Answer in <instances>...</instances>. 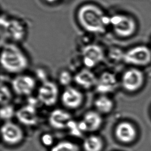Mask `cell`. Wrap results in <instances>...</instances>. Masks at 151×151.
Masks as SVG:
<instances>
[{"mask_svg": "<svg viewBox=\"0 0 151 151\" xmlns=\"http://www.w3.org/2000/svg\"><path fill=\"white\" fill-rule=\"evenodd\" d=\"M123 59L127 63L134 65H145L151 61V52L145 46H138L125 53Z\"/></svg>", "mask_w": 151, "mask_h": 151, "instance_id": "277c9868", "label": "cell"}, {"mask_svg": "<svg viewBox=\"0 0 151 151\" xmlns=\"http://www.w3.org/2000/svg\"><path fill=\"white\" fill-rule=\"evenodd\" d=\"M72 76L71 74L67 71L61 72L59 76V81L63 86H68L71 83Z\"/></svg>", "mask_w": 151, "mask_h": 151, "instance_id": "603a6c76", "label": "cell"}, {"mask_svg": "<svg viewBox=\"0 0 151 151\" xmlns=\"http://www.w3.org/2000/svg\"><path fill=\"white\" fill-rule=\"evenodd\" d=\"M115 33L121 37L130 36L136 29L135 21L131 17L124 15H116L110 19Z\"/></svg>", "mask_w": 151, "mask_h": 151, "instance_id": "3957f363", "label": "cell"}, {"mask_svg": "<svg viewBox=\"0 0 151 151\" xmlns=\"http://www.w3.org/2000/svg\"><path fill=\"white\" fill-rule=\"evenodd\" d=\"M116 137L120 141L129 143L133 141L136 136V132L133 125L128 122L121 123L116 129Z\"/></svg>", "mask_w": 151, "mask_h": 151, "instance_id": "9a60e30c", "label": "cell"}, {"mask_svg": "<svg viewBox=\"0 0 151 151\" xmlns=\"http://www.w3.org/2000/svg\"><path fill=\"white\" fill-rule=\"evenodd\" d=\"M116 78L110 72H104L101 74L96 84V90L101 93L112 92L116 88Z\"/></svg>", "mask_w": 151, "mask_h": 151, "instance_id": "5bb4252c", "label": "cell"}, {"mask_svg": "<svg viewBox=\"0 0 151 151\" xmlns=\"http://www.w3.org/2000/svg\"><path fill=\"white\" fill-rule=\"evenodd\" d=\"M102 123V117L98 112L90 111L84 115L83 120L78 125L82 132H94L100 127Z\"/></svg>", "mask_w": 151, "mask_h": 151, "instance_id": "30bf717a", "label": "cell"}, {"mask_svg": "<svg viewBox=\"0 0 151 151\" xmlns=\"http://www.w3.org/2000/svg\"><path fill=\"white\" fill-rule=\"evenodd\" d=\"M6 27L8 34L14 40H20L24 35L23 27L16 21L9 23Z\"/></svg>", "mask_w": 151, "mask_h": 151, "instance_id": "d6986e66", "label": "cell"}, {"mask_svg": "<svg viewBox=\"0 0 151 151\" xmlns=\"http://www.w3.org/2000/svg\"><path fill=\"white\" fill-rule=\"evenodd\" d=\"M61 101L68 108L76 109L82 105L83 94L76 88L69 87L63 91L61 96Z\"/></svg>", "mask_w": 151, "mask_h": 151, "instance_id": "8fae6325", "label": "cell"}, {"mask_svg": "<svg viewBox=\"0 0 151 151\" xmlns=\"http://www.w3.org/2000/svg\"><path fill=\"white\" fill-rule=\"evenodd\" d=\"M36 82L30 76H19L12 81V87L14 92L20 96H28L35 89Z\"/></svg>", "mask_w": 151, "mask_h": 151, "instance_id": "ba28073f", "label": "cell"}, {"mask_svg": "<svg viewBox=\"0 0 151 151\" xmlns=\"http://www.w3.org/2000/svg\"><path fill=\"white\" fill-rule=\"evenodd\" d=\"M67 128L69 129L70 132L72 135L77 137H80L81 136L82 132L80 130L78 125L76 123L74 122L72 120L70 122Z\"/></svg>", "mask_w": 151, "mask_h": 151, "instance_id": "cb8c5ba5", "label": "cell"}, {"mask_svg": "<svg viewBox=\"0 0 151 151\" xmlns=\"http://www.w3.org/2000/svg\"><path fill=\"white\" fill-rule=\"evenodd\" d=\"M72 120L71 116L68 112L61 109L53 110L49 118L51 127L57 129L67 128Z\"/></svg>", "mask_w": 151, "mask_h": 151, "instance_id": "7c38bea8", "label": "cell"}, {"mask_svg": "<svg viewBox=\"0 0 151 151\" xmlns=\"http://www.w3.org/2000/svg\"><path fill=\"white\" fill-rule=\"evenodd\" d=\"M16 116L20 122L27 126L34 125L38 121L36 110L31 104L19 109L17 111Z\"/></svg>", "mask_w": 151, "mask_h": 151, "instance_id": "4fadbf2b", "label": "cell"}, {"mask_svg": "<svg viewBox=\"0 0 151 151\" xmlns=\"http://www.w3.org/2000/svg\"><path fill=\"white\" fill-rule=\"evenodd\" d=\"M103 147L102 139L96 136H90L84 140L83 143V147L85 151H101Z\"/></svg>", "mask_w": 151, "mask_h": 151, "instance_id": "e0dca14e", "label": "cell"}, {"mask_svg": "<svg viewBox=\"0 0 151 151\" xmlns=\"http://www.w3.org/2000/svg\"><path fill=\"white\" fill-rule=\"evenodd\" d=\"M74 81L76 84L83 88L89 89L96 85L98 79L89 70L83 69L76 74Z\"/></svg>", "mask_w": 151, "mask_h": 151, "instance_id": "2e32d148", "label": "cell"}, {"mask_svg": "<svg viewBox=\"0 0 151 151\" xmlns=\"http://www.w3.org/2000/svg\"><path fill=\"white\" fill-rule=\"evenodd\" d=\"M51 151H79V147L71 142L63 141L54 145Z\"/></svg>", "mask_w": 151, "mask_h": 151, "instance_id": "ffe728a7", "label": "cell"}, {"mask_svg": "<svg viewBox=\"0 0 151 151\" xmlns=\"http://www.w3.org/2000/svg\"><path fill=\"white\" fill-rule=\"evenodd\" d=\"M1 135L4 142L10 145L20 142L23 137V133L20 127L10 122L5 123L2 126Z\"/></svg>", "mask_w": 151, "mask_h": 151, "instance_id": "9c48e42d", "label": "cell"}, {"mask_svg": "<svg viewBox=\"0 0 151 151\" xmlns=\"http://www.w3.org/2000/svg\"><path fill=\"white\" fill-rule=\"evenodd\" d=\"M58 89L53 82H45L39 88L38 99L45 106H53L57 102Z\"/></svg>", "mask_w": 151, "mask_h": 151, "instance_id": "5b68a950", "label": "cell"}, {"mask_svg": "<svg viewBox=\"0 0 151 151\" xmlns=\"http://www.w3.org/2000/svg\"><path fill=\"white\" fill-rule=\"evenodd\" d=\"M143 81V73L139 70L132 69L125 72L123 76V86L127 91H135L141 87Z\"/></svg>", "mask_w": 151, "mask_h": 151, "instance_id": "52a82bcc", "label": "cell"}, {"mask_svg": "<svg viewBox=\"0 0 151 151\" xmlns=\"http://www.w3.org/2000/svg\"><path fill=\"white\" fill-rule=\"evenodd\" d=\"M41 140L43 145L46 146H50L53 143V138L51 135L49 134H45L41 137Z\"/></svg>", "mask_w": 151, "mask_h": 151, "instance_id": "d4e9b609", "label": "cell"}, {"mask_svg": "<svg viewBox=\"0 0 151 151\" xmlns=\"http://www.w3.org/2000/svg\"><path fill=\"white\" fill-rule=\"evenodd\" d=\"M94 105L99 112L107 114L112 110L114 103L112 100L107 96H102L96 99Z\"/></svg>", "mask_w": 151, "mask_h": 151, "instance_id": "ac0fdd59", "label": "cell"}, {"mask_svg": "<svg viewBox=\"0 0 151 151\" xmlns=\"http://www.w3.org/2000/svg\"><path fill=\"white\" fill-rule=\"evenodd\" d=\"M46 1H47V2H49V3H53V2H57L58 1H59V0H45Z\"/></svg>", "mask_w": 151, "mask_h": 151, "instance_id": "484cf974", "label": "cell"}, {"mask_svg": "<svg viewBox=\"0 0 151 151\" xmlns=\"http://www.w3.org/2000/svg\"><path fill=\"white\" fill-rule=\"evenodd\" d=\"M12 98V93L7 86H1L0 93V102L2 106L8 105Z\"/></svg>", "mask_w": 151, "mask_h": 151, "instance_id": "44dd1931", "label": "cell"}, {"mask_svg": "<svg viewBox=\"0 0 151 151\" xmlns=\"http://www.w3.org/2000/svg\"><path fill=\"white\" fill-rule=\"evenodd\" d=\"M78 22L83 28L88 32L103 33L110 19L98 6L86 4L82 6L78 13Z\"/></svg>", "mask_w": 151, "mask_h": 151, "instance_id": "6da1fadb", "label": "cell"}, {"mask_svg": "<svg viewBox=\"0 0 151 151\" xmlns=\"http://www.w3.org/2000/svg\"><path fill=\"white\" fill-rule=\"evenodd\" d=\"M82 55L84 65L89 68L94 67L104 58L102 48L96 45H86L82 50Z\"/></svg>", "mask_w": 151, "mask_h": 151, "instance_id": "8992f818", "label": "cell"}, {"mask_svg": "<svg viewBox=\"0 0 151 151\" xmlns=\"http://www.w3.org/2000/svg\"><path fill=\"white\" fill-rule=\"evenodd\" d=\"M14 107L9 105H6L2 106L1 109L0 115L1 118L3 120H8L14 116Z\"/></svg>", "mask_w": 151, "mask_h": 151, "instance_id": "7402d4cb", "label": "cell"}, {"mask_svg": "<svg viewBox=\"0 0 151 151\" xmlns=\"http://www.w3.org/2000/svg\"><path fill=\"white\" fill-rule=\"evenodd\" d=\"M2 67L6 71L17 73L23 71L28 65V60L22 51L13 44L4 45L1 56Z\"/></svg>", "mask_w": 151, "mask_h": 151, "instance_id": "7a4b0ae2", "label": "cell"}]
</instances>
